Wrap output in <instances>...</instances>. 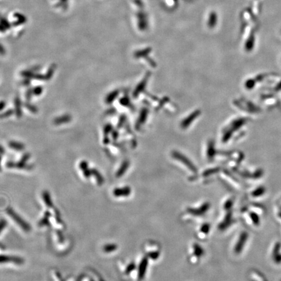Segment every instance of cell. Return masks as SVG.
I'll use <instances>...</instances> for the list:
<instances>
[{
  "label": "cell",
  "instance_id": "cell-2",
  "mask_svg": "<svg viewBox=\"0 0 281 281\" xmlns=\"http://www.w3.org/2000/svg\"><path fill=\"white\" fill-rule=\"evenodd\" d=\"M148 258L145 257V258L142 259L139 267V269H138V279H139V280H141L144 278L146 271L147 266H148Z\"/></svg>",
  "mask_w": 281,
  "mask_h": 281
},
{
  "label": "cell",
  "instance_id": "cell-16",
  "mask_svg": "<svg viewBox=\"0 0 281 281\" xmlns=\"http://www.w3.org/2000/svg\"><path fill=\"white\" fill-rule=\"evenodd\" d=\"M251 217H252V220L253 221L254 223H255V225H258V223H259V219H258V217L257 216L256 214H255L254 213H252V214L251 215Z\"/></svg>",
  "mask_w": 281,
  "mask_h": 281
},
{
  "label": "cell",
  "instance_id": "cell-8",
  "mask_svg": "<svg viewBox=\"0 0 281 281\" xmlns=\"http://www.w3.org/2000/svg\"><path fill=\"white\" fill-rule=\"evenodd\" d=\"M50 216V212L48 211H47L45 212V214H44V217H43V219H42V220L40 221L39 223V225L40 227H44L45 225H47V224H49V217Z\"/></svg>",
  "mask_w": 281,
  "mask_h": 281
},
{
  "label": "cell",
  "instance_id": "cell-4",
  "mask_svg": "<svg viewBox=\"0 0 281 281\" xmlns=\"http://www.w3.org/2000/svg\"><path fill=\"white\" fill-rule=\"evenodd\" d=\"M247 237H248V234L247 232H242L240 237L239 238V240L237 242L236 245L235 247L234 251L236 252V253H240V252L242 251L243 247L244 246V244H245V242L247 240Z\"/></svg>",
  "mask_w": 281,
  "mask_h": 281
},
{
  "label": "cell",
  "instance_id": "cell-18",
  "mask_svg": "<svg viewBox=\"0 0 281 281\" xmlns=\"http://www.w3.org/2000/svg\"><path fill=\"white\" fill-rule=\"evenodd\" d=\"M160 256V253L158 252H153L149 254V256L152 259H156L158 258Z\"/></svg>",
  "mask_w": 281,
  "mask_h": 281
},
{
  "label": "cell",
  "instance_id": "cell-5",
  "mask_svg": "<svg viewBox=\"0 0 281 281\" xmlns=\"http://www.w3.org/2000/svg\"><path fill=\"white\" fill-rule=\"evenodd\" d=\"M13 262L18 264L23 263V260L19 257L9 256H0V263Z\"/></svg>",
  "mask_w": 281,
  "mask_h": 281
},
{
  "label": "cell",
  "instance_id": "cell-14",
  "mask_svg": "<svg viewBox=\"0 0 281 281\" xmlns=\"http://www.w3.org/2000/svg\"><path fill=\"white\" fill-rule=\"evenodd\" d=\"M127 168H128V165L127 164L125 163V165H122V167L118 170V172L117 173L118 177H121V175H122L124 174V173H125L126 171V170L127 169Z\"/></svg>",
  "mask_w": 281,
  "mask_h": 281
},
{
  "label": "cell",
  "instance_id": "cell-3",
  "mask_svg": "<svg viewBox=\"0 0 281 281\" xmlns=\"http://www.w3.org/2000/svg\"><path fill=\"white\" fill-rule=\"evenodd\" d=\"M209 208V203H205L202 204V205L199 207L197 209H193V208H190L188 209V212L190 213L192 215L194 216H202L204 215Z\"/></svg>",
  "mask_w": 281,
  "mask_h": 281
},
{
  "label": "cell",
  "instance_id": "cell-15",
  "mask_svg": "<svg viewBox=\"0 0 281 281\" xmlns=\"http://www.w3.org/2000/svg\"><path fill=\"white\" fill-rule=\"evenodd\" d=\"M135 268V264H133V263H132L131 264H130L129 265H128L127 267V268H126V274H129L130 273H131L132 271Z\"/></svg>",
  "mask_w": 281,
  "mask_h": 281
},
{
  "label": "cell",
  "instance_id": "cell-17",
  "mask_svg": "<svg viewBox=\"0 0 281 281\" xmlns=\"http://www.w3.org/2000/svg\"><path fill=\"white\" fill-rule=\"evenodd\" d=\"M7 225V221L4 220H0V233L3 230V228Z\"/></svg>",
  "mask_w": 281,
  "mask_h": 281
},
{
  "label": "cell",
  "instance_id": "cell-20",
  "mask_svg": "<svg viewBox=\"0 0 281 281\" xmlns=\"http://www.w3.org/2000/svg\"><path fill=\"white\" fill-rule=\"evenodd\" d=\"M58 236H59V239L60 242H63V241H64V237H63V234H61V232L60 231H58Z\"/></svg>",
  "mask_w": 281,
  "mask_h": 281
},
{
  "label": "cell",
  "instance_id": "cell-19",
  "mask_svg": "<svg viewBox=\"0 0 281 281\" xmlns=\"http://www.w3.org/2000/svg\"><path fill=\"white\" fill-rule=\"evenodd\" d=\"M233 202L231 201V200H228V201L225 203V209H229L231 206L232 205Z\"/></svg>",
  "mask_w": 281,
  "mask_h": 281
},
{
  "label": "cell",
  "instance_id": "cell-7",
  "mask_svg": "<svg viewBox=\"0 0 281 281\" xmlns=\"http://www.w3.org/2000/svg\"><path fill=\"white\" fill-rule=\"evenodd\" d=\"M42 197H43V200H44L45 204L47 207L48 208L53 207V202H52L51 201L50 195L49 194L48 192L44 191L43 193H42Z\"/></svg>",
  "mask_w": 281,
  "mask_h": 281
},
{
  "label": "cell",
  "instance_id": "cell-6",
  "mask_svg": "<svg viewBox=\"0 0 281 281\" xmlns=\"http://www.w3.org/2000/svg\"><path fill=\"white\" fill-rule=\"evenodd\" d=\"M113 195L117 197H127L131 194V189L129 187H125L123 188H117L114 189Z\"/></svg>",
  "mask_w": 281,
  "mask_h": 281
},
{
  "label": "cell",
  "instance_id": "cell-10",
  "mask_svg": "<svg viewBox=\"0 0 281 281\" xmlns=\"http://www.w3.org/2000/svg\"><path fill=\"white\" fill-rule=\"evenodd\" d=\"M193 249H194V254L197 257L201 256L204 254V251L202 249V247L197 244L194 245Z\"/></svg>",
  "mask_w": 281,
  "mask_h": 281
},
{
  "label": "cell",
  "instance_id": "cell-1",
  "mask_svg": "<svg viewBox=\"0 0 281 281\" xmlns=\"http://www.w3.org/2000/svg\"><path fill=\"white\" fill-rule=\"evenodd\" d=\"M7 213L8 215L12 218V220L17 223L18 225L22 227V229L26 232H29L31 230V227L29 224L26 222L23 219L13 210L11 208H8L7 209Z\"/></svg>",
  "mask_w": 281,
  "mask_h": 281
},
{
  "label": "cell",
  "instance_id": "cell-12",
  "mask_svg": "<svg viewBox=\"0 0 281 281\" xmlns=\"http://www.w3.org/2000/svg\"><path fill=\"white\" fill-rule=\"evenodd\" d=\"M209 228H210V226H209V224L206 223L201 227V231L202 233H204V234H207V233H208L209 231Z\"/></svg>",
  "mask_w": 281,
  "mask_h": 281
},
{
  "label": "cell",
  "instance_id": "cell-11",
  "mask_svg": "<svg viewBox=\"0 0 281 281\" xmlns=\"http://www.w3.org/2000/svg\"><path fill=\"white\" fill-rule=\"evenodd\" d=\"M230 220H231V213H228V215L226 216L225 220L223 221V222L221 223V224L220 226V228H221V229H223V228L226 227L228 225V223H230Z\"/></svg>",
  "mask_w": 281,
  "mask_h": 281
},
{
  "label": "cell",
  "instance_id": "cell-13",
  "mask_svg": "<svg viewBox=\"0 0 281 281\" xmlns=\"http://www.w3.org/2000/svg\"><path fill=\"white\" fill-rule=\"evenodd\" d=\"M264 192V189L263 188H259L258 189H256L255 190V191L252 193V195H253V196H260V195H262Z\"/></svg>",
  "mask_w": 281,
  "mask_h": 281
},
{
  "label": "cell",
  "instance_id": "cell-9",
  "mask_svg": "<svg viewBox=\"0 0 281 281\" xmlns=\"http://www.w3.org/2000/svg\"><path fill=\"white\" fill-rule=\"evenodd\" d=\"M117 245L116 244H107L106 245H104L103 247V251L105 252H111L117 250Z\"/></svg>",
  "mask_w": 281,
  "mask_h": 281
}]
</instances>
